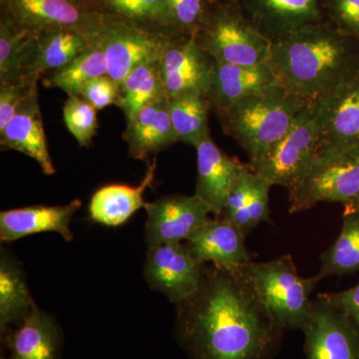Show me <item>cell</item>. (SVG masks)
<instances>
[{
    "instance_id": "e575fe53",
    "label": "cell",
    "mask_w": 359,
    "mask_h": 359,
    "mask_svg": "<svg viewBox=\"0 0 359 359\" xmlns=\"http://www.w3.org/2000/svg\"><path fill=\"white\" fill-rule=\"evenodd\" d=\"M247 207L252 226L256 229L259 224L269 222V189L271 184L248 166Z\"/></svg>"
},
{
    "instance_id": "83f0119b",
    "label": "cell",
    "mask_w": 359,
    "mask_h": 359,
    "mask_svg": "<svg viewBox=\"0 0 359 359\" xmlns=\"http://www.w3.org/2000/svg\"><path fill=\"white\" fill-rule=\"evenodd\" d=\"M170 114L179 142L198 145L210 136L209 111L207 95L189 92L169 97Z\"/></svg>"
},
{
    "instance_id": "ab89813d",
    "label": "cell",
    "mask_w": 359,
    "mask_h": 359,
    "mask_svg": "<svg viewBox=\"0 0 359 359\" xmlns=\"http://www.w3.org/2000/svg\"><path fill=\"white\" fill-rule=\"evenodd\" d=\"M207 1L212 6V4H217V2L221 1V0H207Z\"/></svg>"
},
{
    "instance_id": "ac0fdd59",
    "label": "cell",
    "mask_w": 359,
    "mask_h": 359,
    "mask_svg": "<svg viewBox=\"0 0 359 359\" xmlns=\"http://www.w3.org/2000/svg\"><path fill=\"white\" fill-rule=\"evenodd\" d=\"M195 148L197 151L195 195L208 205L211 214L219 218L245 165L223 152L211 136L201 141Z\"/></svg>"
},
{
    "instance_id": "277c9868",
    "label": "cell",
    "mask_w": 359,
    "mask_h": 359,
    "mask_svg": "<svg viewBox=\"0 0 359 359\" xmlns=\"http://www.w3.org/2000/svg\"><path fill=\"white\" fill-rule=\"evenodd\" d=\"M242 271L266 313L283 332L304 330L313 308L311 292L320 282L318 276H299L290 255L266 262L252 261Z\"/></svg>"
},
{
    "instance_id": "8fae6325",
    "label": "cell",
    "mask_w": 359,
    "mask_h": 359,
    "mask_svg": "<svg viewBox=\"0 0 359 359\" xmlns=\"http://www.w3.org/2000/svg\"><path fill=\"white\" fill-rule=\"evenodd\" d=\"M306 359H359V330L344 311L320 297L302 330Z\"/></svg>"
},
{
    "instance_id": "9a60e30c",
    "label": "cell",
    "mask_w": 359,
    "mask_h": 359,
    "mask_svg": "<svg viewBox=\"0 0 359 359\" xmlns=\"http://www.w3.org/2000/svg\"><path fill=\"white\" fill-rule=\"evenodd\" d=\"M245 16L271 42L325 21L320 0H237Z\"/></svg>"
},
{
    "instance_id": "ba28073f",
    "label": "cell",
    "mask_w": 359,
    "mask_h": 359,
    "mask_svg": "<svg viewBox=\"0 0 359 359\" xmlns=\"http://www.w3.org/2000/svg\"><path fill=\"white\" fill-rule=\"evenodd\" d=\"M0 11L36 35L65 28L99 32L107 18L94 0H0Z\"/></svg>"
},
{
    "instance_id": "1f68e13d",
    "label": "cell",
    "mask_w": 359,
    "mask_h": 359,
    "mask_svg": "<svg viewBox=\"0 0 359 359\" xmlns=\"http://www.w3.org/2000/svg\"><path fill=\"white\" fill-rule=\"evenodd\" d=\"M66 127L82 147H89L98 129L97 109L81 96H68L63 107Z\"/></svg>"
},
{
    "instance_id": "603a6c76",
    "label": "cell",
    "mask_w": 359,
    "mask_h": 359,
    "mask_svg": "<svg viewBox=\"0 0 359 359\" xmlns=\"http://www.w3.org/2000/svg\"><path fill=\"white\" fill-rule=\"evenodd\" d=\"M6 335L8 359H59L62 348L60 327L50 314L35 306L15 330L1 332Z\"/></svg>"
},
{
    "instance_id": "e0dca14e",
    "label": "cell",
    "mask_w": 359,
    "mask_h": 359,
    "mask_svg": "<svg viewBox=\"0 0 359 359\" xmlns=\"http://www.w3.org/2000/svg\"><path fill=\"white\" fill-rule=\"evenodd\" d=\"M276 84L280 83L269 63L240 65L214 60L207 98L218 113Z\"/></svg>"
},
{
    "instance_id": "f1b7e54d",
    "label": "cell",
    "mask_w": 359,
    "mask_h": 359,
    "mask_svg": "<svg viewBox=\"0 0 359 359\" xmlns=\"http://www.w3.org/2000/svg\"><path fill=\"white\" fill-rule=\"evenodd\" d=\"M104 75H108V68L100 35L95 43L82 52L69 65L51 72L43 84L49 88L62 90L68 96H80L82 87L87 82Z\"/></svg>"
},
{
    "instance_id": "7a4b0ae2",
    "label": "cell",
    "mask_w": 359,
    "mask_h": 359,
    "mask_svg": "<svg viewBox=\"0 0 359 359\" xmlns=\"http://www.w3.org/2000/svg\"><path fill=\"white\" fill-rule=\"evenodd\" d=\"M269 65L280 83L316 102L359 72V43L328 21L273 42Z\"/></svg>"
},
{
    "instance_id": "74e56055",
    "label": "cell",
    "mask_w": 359,
    "mask_h": 359,
    "mask_svg": "<svg viewBox=\"0 0 359 359\" xmlns=\"http://www.w3.org/2000/svg\"><path fill=\"white\" fill-rule=\"evenodd\" d=\"M318 297L344 311L359 330V283L351 289L339 292L320 294Z\"/></svg>"
},
{
    "instance_id": "5bb4252c",
    "label": "cell",
    "mask_w": 359,
    "mask_h": 359,
    "mask_svg": "<svg viewBox=\"0 0 359 359\" xmlns=\"http://www.w3.org/2000/svg\"><path fill=\"white\" fill-rule=\"evenodd\" d=\"M214 59L194 37L170 40L160 58V74L168 97L189 92L207 95Z\"/></svg>"
},
{
    "instance_id": "484cf974",
    "label": "cell",
    "mask_w": 359,
    "mask_h": 359,
    "mask_svg": "<svg viewBox=\"0 0 359 359\" xmlns=\"http://www.w3.org/2000/svg\"><path fill=\"white\" fill-rule=\"evenodd\" d=\"M105 15L167 36H182L168 0H94Z\"/></svg>"
},
{
    "instance_id": "ffe728a7",
    "label": "cell",
    "mask_w": 359,
    "mask_h": 359,
    "mask_svg": "<svg viewBox=\"0 0 359 359\" xmlns=\"http://www.w3.org/2000/svg\"><path fill=\"white\" fill-rule=\"evenodd\" d=\"M0 145L29 156L39 163L47 176L55 174V167L47 147L37 89L23 101L13 117L0 131Z\"/></svg>"
},
{
    "instance_id": "30bf717a",
    "label": "cell",
    "mask_w": 359,
    "mask_h": 359,
    "mask_svg": "<svg viewBox=\"0 0 359 359\" xmlns=\"http://www.w3.org/2000/svg\"><path fill=\"white\" fill-rule=\"evenodd\" d=\"M320 151L359 152V72L316 101Z\"/></svg>"
},
{
    "instance_id": "f546056e",
    "label": "cell",
    "mask_w": 359,
    "mask_h": 359,
    "mask_svg": "<svg viewBox=\"0 0 359 359\" xmlns=\"http://www.w3.org/2000/svg\"><path fill=\"white\" fill-rule=\"evenodd\" d=\"M164 96L167 94L161 79L160 59H157L138 66L123 80L117 106L129 122L144 106Z\"/></svg>"
},
{
    "instance_id": "7c38bea8",
    "label": "cell",
    "mask_w": 359,
    "mask_h": 359,
    "mask_svg": "<svg viewBox=\"0 0 359 359\" xmlns=\"http://www.w3.org/2000/svg\"><path fill=\"white\" fill-rule=\"evenodd\" d=\"M205 266L182 243L153 245L148 247L144 276L151 289L178 304L199 289Z\"/></svg>"
},
{
    "instance_id": "7402d4cb",
    "label": "cell",
    "mask_w": 359,
    "mask_h": 359,
    "mask_svg": "<svg viewBox=\"0 0 359 359\" xmlns=\"http://www.w3.org/2000/svg\"><path fill=\"white\" fill-rule=\"evenodd\" d=\"M103 28V27H102ZM101 32L65 28L39 33L35 39L27 79L37 82L46 72H54L69 65L78 55L92 46Z\"/></svg>"
},
{
    "instance_id": "44dd1931",
    "label": "cell",
    "mask_w": 359,
    "mask_h": 359,
    "mask_svg": "<svg viewBox=\"0 0 359 359\" xmlns=\"http://www.w3.org/2000/svg\"><path fill=\"white\" fill-rule=\"evenodd\" d=\"M123 138L129 155L137 160H146L179 142L170 114L169 97H161L144 106L127 122Z\"/></svg>"
},
{
    "instance_id": "d590c367",
    "label": "cell",
    "mask_w": 359,
    "mask_h": 359,
    "mask_svg": "<svg viewBox=\"0 0 359 359\" xmlns=\"http://www.w3.org/2000/svg\"><path fill=\"white\" fill-rule=\"evenodd\" d=\"M36 89L37 82L0 84V131L13 117L23 101Z\"/></svg>"
},
{
    "instance_id": "f35d334b",
    "label": "cell",
    "mask_w": 359,
    "mask_h": 359,
    "mask_svg": "<svg viewBox=\"0 0 359 359\" xmlns=\"http://www.w3.org/2000/svg\"><path fill=\"white\" fill-rule=\"evenodd\" d=\"M344 214H358L359 215V196L353 202L344 205Z\"/></svg>"
},
{
    "instance_id": "d6986e66",
    "label": "cell",
    "mask_w": 359,
    "mask_h": 359,
    "mask_svg": "<svg viewBox=\"0 0 359 359\" xmlns=\"http://www.w3.org/2000/svg\"><path fill=\"white\" fill-rule=\"evenodd\" d=\"M82 203L62 205H32L0 212V240L14 242L40 233H57L66 242L73 240L71 221Z\"/></svg>"
},
{
    "instance_id": "4fadbf2b",
    "label": "cell",
    "mask_w": 359,
    "mask_h": 359,
    "mask_svg": "<svg viewBox=\"0 0 359 359\" xmlns=\"http://www.w3.org/2000/svg\"><path fill=\"white\" fill-rule=\"evenodd\" d=\"M145 240L148 247L181 244L209 219L208 205L193 196L171 195L146 203Z\"/></svg>"
},
{
    "instance_id": "5b68a950",
    "label": "cell",
    "mask_w": 359,
    "mask_h": 359,
    "mask_svg": "<svg viewBox=\"0 0 359 359\" xmlns=\"http://www.w3.org/2000/svg\"><path fill=\"white\" fill-rule=\"evenodd\" d=\"M195 39L203 50L221 62L259 65L271 59L273 42L250 22L237 0L212 4Z\"/></svg>"
},
{
    "instance_id": "2e32d148",
    "label": "cell",
    "mask_w": 359,
    "mask_h": 359,
    "mask_svg": "<svg viewBox=\"0 0 359 359\" xmlns=\"http://www.w3.org/2000/svg\"><path fill=\"white\" fill-rule=\"evenodd\" d=\"M245 236L228 219H209L187 241L191 254L203 264L240 271L252 262L245 245Z\"/></svg>"
},
{
    "instance_id": "836d02e7",
    "label": "cell",
    "mask_w": 359,
    "mask_h": 359,
    "mask_svg": "<svg viewBox=\"0 0 359 359\" xmlns=\"http://www.w3.org/2000/svg\"><path fill=\"white\" fill-rule=\"evenodd\" d=\"M323 15H327L340 32L359 43V0H320Z\"/></svg>"
},
{
    "instance_id": "cb8c5ba5",
    "label": "cell",
    "mask_w": 359,
    "mask_h": 359,
    "mask_svg": "<svg viewBox=\"0 0 359 359\" xmlns=\"http://www.w3.org/2000/svg\"><path fill=\"white\" fill-rule=\"evenodd\" d=\"M157 160L149 165L140 185L132 187L122 184L104 186L97 190L90 200L89 218L106 226H119L141 208H145L144 192L154 181Z\"/></svg>"
},
{
    "instance_id": "8d00e7d4",
    "label": "cell",
    "mask_w": 359,
    "mask_h": 359,
    "mask_svg": "<svg viewBox=\"0 0 359 359\" xmlns=\"http://www.w3.org/2000/svg\"><path fill=\"white\" fill-rule=\"evenodd\" d=\"M80 96L97 110H102L112 104L117 105L120 97V83L109 75L97 77L82 87Z\"/></svg>"
},
{
    "instance_id": "4316f807",
    "label": "cell",
    "mask_w": 359,
    "mask_h": 359,
    "mask_svg": "<svg viewBox=\"0 0 359 359\" xmlns=\"http://www.w3.org/2000/svg\"><path fill=\"white\" fill-rule=\"evenodd\" d=\"M35 304L20 266L13 257L2 254L0 261V327L21 325Z\"/></svg>"
},
{
    "instance_id": "d6a6232c",
    "label": "cell",
    "mask_w": 359,
    "mask_h": 359,
    "mask_svg": "<svg viewBox=\"0 0 359 359\" xmlns=\"http://www.w3.org/2000/svg\"><path fill=\"white\" fill-rule=\"evenodd\" d=\"M177 29L182 36H197L211 11L207 0H168Z\"/></svg>"
},
{
    "instance_id": "6da1fadb",
    "label": "cell",
    "mask_w": 359,
    "mask_h": 359,
    "mask_svg": "<svg viewBox=\"0 0 359 359\" xmlns=\"http://www.w3.org/2000/svg\"><path fill=\"white\" fill-rule=\"evenodd\" d=\"M176 306L177 339L190 359H269L282 339L242 269L205 264L199 289Z\"/></svg>"
},
{
    "instance_id": "8992f818",
    "label": "cell",
    "mask_w": 359,
    "mask_h": 359,
    "mask_svg": "<svg viewBox=\"0 0 359 359\" xmlns=\"http://www.w3.org/2000/svg\"><path fill=\"white\" fill-rule=\"evenodd\" d=\"M318 151L316 102H306L289 132L248 166L271 186L285 187L290 191L308 173Z\"/></svg>"
},
{
    "instance_id": "60d3db41",
    "label": "cell",
    "mask_w": 359,
    "mask_h": 359,
    "mask_svg": "<svg viewBox=\"0 0 359 359\" xmlns=\"http://www.w3.org/2000/svg\"><path fill=\"white\" fill-rule=\"evenodd\" d=\"M0 359H7V358H4V356H1V358H0Z\"/></svg>"
},
{
    "instance_id": "3957f363",
    "label": "cell",
    "mask_w": 359,
    "mask_h": 359,
    "mask_svg": "<svg viewBox=\"0 0 359 359\" xmlns=\"http://www.w3.org/2000/svg\"><path fill=\"white\" fill-rule=\"evenodd\" d=\"M306 103L282 84H276L218 115L224 134L237 142L250 163L289 132Z\"/></svg>"
},
{
    "instance_id": "9c48e42d",
    "label": "cell",
    "mask_w": 359,
    "mask_h": 359,
    "mask_svg": "<svg viewBox=\"0 0 359 359\" xmlns=\"http://www.w3.org/2000/svg\"><path fill=\"white\" fill-rule=\"evenodd\" d=\"M172 39L173 37L107 16L101 39L105 50L108 75L121 83L138 66L160 59Z\"/></svg>"
},
{
    "instance_id": "d4e9b609",
    "label": "cell",
    "mask_w": 359,
    "mask_h": 359,
    "mask_svg": "<svg viewBox=\"0 0 359 359\" xmlns=\"http://www.w3.org/2000/svg\"><path fill=\"white\" fill-rule=\"evenodd\" d=\"M35 39V33L0 11V84L29 81L27 71Z\"/></svg>"
},
{
    "instance_id": "52a82bcc",
    "label": "cell",
    "mask_w": 359,
    "mask_h": 359,
    "mask_svg": "<svg viewBox=\"0 0 359 359\" xmlns=\"http://www.w3.org/2000/svg\"><path fill=\"white\" fill-rule=\"evenodd\" d=\"M358 196L359 152L325 151L289 191L290 212L306 211L320 203L346 205Z\"/></svg>"
},
{
    "instance_id": "4dcf8cb0",
    "label": "cell",
    "mask_w": 359,
    "mask_h": 359,
    "mask_svg": "<svg viewBox=\"0 0 359 359\" xmlns=\"http://www.w3.org/2000/svg\"><path fill=\"white\" fill-rule=\"evenodd\" d=\"M320 280L359 271V215L344 214L339 237L320 257Z\"/></svg>"
}]
</instances>
